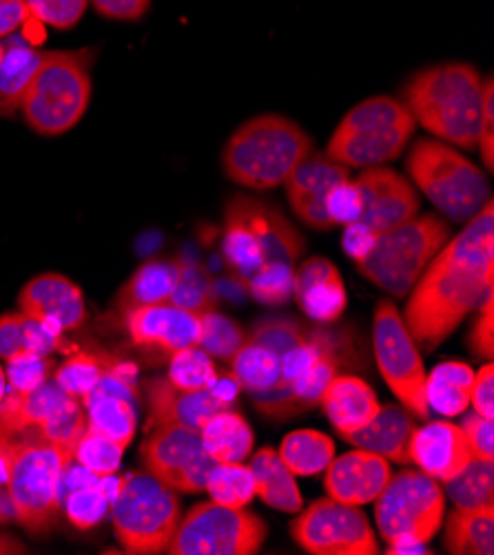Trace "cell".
<instances>
[{
	"label": "cell",
	"mask_w": 494,
	"mask_h": 555,
	"mask_svg": "<svg viewBox=\"0 0 494 555\" xmlns=\"http://www.w3.org/2000/svg\"><path fill=\"white\" fill-rule=\"evenodd\" d=\"M89 3L106 21L138 23L149 14L153 0H89Z\"/></svg>",
	"instance_id": "f5cc1de1"
},
{
	"label": "cell",
	"mask_w": 494,
	"mask_h": 555,
	"mask_svg": "<svg viewBox=\"0 0 494 555\" xmlns=\"http://www.w3.org/2000/svg\"><path fill=\"white\" fill-rule=\"evenodd\" d=\"M182 507L172 487L149 472L127 474L112 498V522L121 546L134 555L167 553Z\"/></svg>",
	"instance_id": "8fae6325"
},
{
	"label": "cell",
	"mask_w": 494,
	"mask_h": 555,
	"mask_svg": "<svg viewBox=\"0 0 494 555\" xmlns=\"http://www.w3.org/2000/svg\"><path fill=\"white\" fill-rule=\"evenodd\" d=\"M278 454L295 476H317L335 459V442L315 429H295L282 438Z\"/></svg>",
	"instance_id": "836d02e7"
},
{
	"label": "cell",
	"mask_w": 494,
	"mask_h": 555,
	"mask_svg": "<svg viewBox=\"0 0 494 555\" xmlns=\"http://www.w3.org/2000/svg\"><path fill=\"white\" fill-rule=\"evenodd\" d=\"M25 321L27 317L21 310L0 314V359L5 363L25 354Z\"/></svg>",
	"instance_id": "816d5d0a"
},
{
	"label": "cell",
	"mask_w": 494,
	"mask_h": 555,
	"mask_svg": "<svg viewBox=\"0 0 494 555\" xmlns=\"http://www.w3.org/2000/svg\"><path fill=\"white\" fill-rule=\"evenodd\" d=\"M359 210H362V197L353 180L340 184L331 193V197H328V215H331V219L335 221V227L353 224V221L359 217Z\"/></svg>",
	"instance_id": "f907efd6"
},
{
	"label": "cell",
	"mask_w": 494,
	"mask_h": 555,
	"mask_svg": "<svg viewBox=\"0 0 494 555\" xmlns=\"http://www.w3.org/2000/svg\"><path fill=\"white\" fill-rule=\"evenodd\" d=\"M142 461L151 476L182 493L206 489L217 461L204 450L200 431L180 425L151 427L142 446Z\"/></svg>",
	"instance_id": "2e32d148"
},
{
	"label": "cell",
	"mask_w": 494,
	"mask_h": 555,
	"mask_svg": "<svg viewBox=\"0 0 494 555\" xmlns=\"http://www.w3.org/2000/svg\"><path fill=\"white\" fill-rule=\"evenodd\" d=\"M494 461L472 459L455 478L446 480V495L459 509L494 507Z\"/></svg>",
	"instance_id": "d590c367"
},
{
	"label": "cell",
	"mask_w": 494,
	"mask_h": 555,
	"mask_svg": "<svg viewBox=\"0 0 494 555\" xmlns=\"http://www.w3.org/2000/svg\"><path fill=\"white\" fill-rule=\"evenodd\" d=\"M391 476L393 469L387 459L355 448L353 452L328 463L324 469V487L333 501L351 507H364L375 503V498L383 491Z\"/></svg>",
	"instance_id": "44dd1931"
},
{
	"label": "cell",
	"mask_w": 494,
	"mask_h": 555,
	"mask_svg": "<svg viewBox=\"0 0 494 555\" xmlns=\"http://www.w3.org/2000/svg\"><path fill=\"white\" fill-rule=\"evenodd\" d=\"M18 308L56 332L76 330L87 319L80 286L59 272H45L29 280L18 295Z\"/></svg>",
	"instance_id": "ffe728a7"
},
{
	"label": "cell",
	"mask_w": 494,
	"mask_h": 555,
	"mask_svg": "<svg viewBox=\"0 0 494 555\" xmlns=\"http://www.w3.org/2000/svg\"><path fill=\"white\" fill-rule=\"evenodd\" d=\"M293 299L313 321H338L349 304L340 268L326 257H308L297 263L293 276Z\"/></svg>",
	"instance_id": "603a6c76"
},
{
	"label": "cell",
	"mask_w": 494,
	"mask_h": 555,
	"mask_svg": "<svg viewBox=\"0 0 494 555\" xmlns=\"http://www.w3.org/2000/svg\"><path fill=\"white\" fill-rule=\"evenodd\" d=\"M14 518V507H12V501H10V493H8V487L0 485V525H5ZM16 520V518H14Z\"/></svg>",
	"instance_id": "6f0895ef"
},
{
	"label": "cell",
	"mask_w": 494,
	"mask_h": 555,
	"mask_svg": "<svg viewBox=\"0 0 494 555\" xmlns=\"http://www.w3.org/2000/svg\"><path fill=\"white\" fill-rule=\"evenodd\" d=\"M474 372L459 361L439 363L426 378V399L430 412L444 416H459L470 408Z\"/></svg>",
	"instance_id": "4dcf8cb0"
},
{
	"label": "cell",
	"mask_w": 494,
	"mask_h": 555,
	"mask_svg": "<svg viewBox=\"0 0 494 555\" xmlns=\"http://www.w3.org/2000/svg\"><path fill=\"white\" fill-rule=\"evenodd\" d=\"M25 0H0V38H10L29 21Z\"/></svg>",
	"instance_id": "11a10c76"
},
{
	"label": "cell",
	"mask_w": 494,
	"mask_h": 555,
	"mask_svg": "<svg viewBox=\"0 0 494 555\" xmlns=\"http://www.w3.org/2000/svg\"><path fill=\"white\" fill-rule=\"evenodd\" d=\"M408 454L410 463H415L430 478L442 482L455 478L472 461L461 427L448 421L415 427Z\"/></svg>",
	"instance_id": "cb8c5ba5"
},
{
	"label": "cell",
	"mask_w": 494,
	"mask_h": 555,
	"mask_svg": "<svg viewBox=\"0 0 494 555\" xmlns=\"http://www.w3.org/2000/svg\"><path fill=\"white\" fill-rule=\"evenodd\" d=\"M249 467L255 480V498H259L266 507L287 514L302 512L304 498L297 487L295 474L284 465L276 450H257Z\"/></svg>",
	"instance_id": "4316f807"
},
{
	"label": "cell",
	"mask_w": 494,
	"mask_h": 555,
	"mask_svg": "<svg viewBox=\"0 0 494 555\" xmlns=\"http://www.w3.org/2000/svg\"><path fill=\"white\" fill-rule=\"evenodd\" d=\"M444 546L453 555H492L494 553V507H483V509L457 507L446 520Z\"/></svg>",
	"instance_id": "1f68e13d"
},
{
	"label": "cell",
	"mask_w": 494,
	"mask_h": 555,
	"mask_svg": "<svg viewBox=\"0 0 494 555\" xmlns=\"http://www.w3.org/2000/svg\"><path fill=\"white\" fill-rule=\"evenodd\" d=\"M29 16L53 29H74L87 12L89 0H25Z\"/></svg>",
	"instance_id": "f6af8a7d"
},
{
	"label": "cell",
	"mask_w": 494,
	"mask_h": 555,
	"mask_svg": "<svg viewBox=\"0 0 494 555\" xmlns=\"http://www.w3.org/2000/svg\"><path fill=\"white\" fill-rule=\"evenodd\" d=\"M246 339L253 344L266 346L273 352L284 357L287 352H291L293 348H297L308 339V330L297 319H291V317H268V319H259L251 327V335Z\"/></svg>",
	"instance_id": "b9f144b4"
},
{
	"label": "cell",
	"mask_w": 494,
	"mask_h": 555,
	"mask_svg": "<svg viewBox=\"0 0 494 555\" xmlns=\"http://www.w3.org/2000/svg\"><path fill=\"white\" fill-rule=\"evenodd\" d=\"M42 53L45 51L38 47L21 40L5 44L3 61H0V118H12L21 111Z\"/></svg>",
	"instance_id": "f1b7e54d"
},
{
	"label": "cell",
	"mask_w": 494,
	"mask_h": 555,
	"mask_svg": "<svg viewBox=\"0 0 494 555\" xmlns=\"http://www.w3.org/2000/svg\"><path fill=\"white\" fill-rule=\"evenodd\" d=\"M169 304L195 314L215 310V286L206 268H202L200 263L180 261L178 282L174 286Z\"/></svg>",
	"instance_id": "74e56055"
},
{
	"label": "cell",
	"mask_w": 494,
	"mask_h": 555,
	"mask_svg": "<svg viewBox=\"0 0 494 555\" xmlns=\"http://www.w3.org/2000/svg\"><path fill=\"white\" fill-rule=\"evenodd\" d=\"M451 240V227L439 215H415L381 233L355 259L357 270L379 291L406 297L434 255Z\"/></svg>",
	"instance_id": "52a82bcc"
},
{
	"label": "cell",
	"mask_w": 494,
	"mask_h": 555,
	"mask_svg": "<svg viewBox=\"0 0 494 555\" xmlns=\"http://www.w3.org/2000/svg\"><path fill=\"white\" fill-rule=\"evenodd\" d=\"M67 509V518L74 527H78L80 531H89L96 525L102 522V518L109 512V498L106 493L98 487V482L74 489L65 503Z\"/></svg>",
	"instance_id": "ee69618b"
},
{
	"label": "cell",
	"mask_w": 494,
	"mask_h": 555,
	"mask_svg": "<svg viewBox=\"0 0 494 555\" xmlns=\"http://www.w3.org/2000/svg\"><path fill=\"white\" fill-rule=\"evenodd\" d=\"M349 180L351 169L344 164L331 159L326 153L313 151L297 164V169L282 186L287 189L289 206L297 219H302L308 229L324 233L335 229V221L328 215V197Z\"/></svg>",
	"instance_id": "e0dca14e"
},
{
	"label": "cell",
	"mask_w": 494,
	"mask_h": 555,
	"mask_svg": "<svg viewBox=\"0 0 494 555\" xmlns=\"http://www.w3.org/2000/svg\"><path fill=\"white\" fill-rule=\"evenodd\" d=\"M93 55V49L42 53L21 106L34 133L56 138L78 127L91 102Z\"/></svg>",
	"instance_id": "8992f818"
},
{
	"label": "cell",
	"mask_w": 494,
	"mask_h": 555,
	"mask_svg": "<svg viewBox=\"0 0 494 555\" xmlns=\"http://www.w3.org/2000/svg\"><path fill=\"white\" fill-rule=\"evenodd\" d=\"M353 182L362 197V210L346 227L344 248L357 259L375 237L419 215V195L410 180L383 166H368Z\"/></svg>",
	"instance_id": "5bb4252c"
},
{
	"label": "cell",
	"mask_w": 494,
	"mask_h": 555,
	"mask_svg": "<svg viewBox=\"0 0 494 555\" xmlns=\"http://www.w3.org/2000/svg\"><path fill=\"white\" fill-rule=\"evenodd\" d=\"M51 363L47 357L36 354H18L8 361V390L14 392H31L38 385L49 378Z\"/></svg>",
	"instance_id": "bcb514c9"
},
{
	"label": "cell",
	"mask_w": 494,
	"mask_h": 555,
	"mask_svg": "<svg viewBox=\"0 0 494 555\" xmlns=\"http://www.w3.org/2000/svg\"><path fill=\"white\" fill-rule=\"evenodd\" d=\"M231 367L244 392H249L251 397H262L276 390L280 380L282 357L266 346L246 339L238 354L231 359Z\"/></svg>",
	"instance_id": "d6a6232c"
},
{
	"label": "cell",
	"mask_w": 494,
	"mask_h": 555,
	"mask_svg": "<svg viewBox=\"0 0 494 555\" xmlns=\"http://www.w3.org/2000/svg\"><path fill=\"white\" fill-rule=\"evenodd\" d=\"M372 348L377 367L391 392L417 418H428L426 399L428 372L419 357L417 344L404 323L400 308L391 299H381L372 312Z\"/></svg>",
	"instance_id": "7c38bea8"
},
{
	"label": "cell",
	"mask_w": 494,
	"mask_h": 555,
	"mask_svg": "<svg viewBox=\"0 0 494 555\" xmlns=\"http://www.w3.org/2000/svg\"><path fill=\"white\" fill-rule=\"evenodd\" d=\"M3 53H5V44L0 42V61H3Z\"/></svg>",
	"instance_id": "94428289"
},
{
	"label": "cell",
	"mask_w": 494,
	"mask_h": 555,
	"mask_svg": "<svg viewBox=\"0 0 494 555\" xmlns=\"http://www.w3.org/2000/svg\"><path fill=\"white\" fill-rule=\"evenodd\" d=\"M446 493L423 472L406 469L375 498V522L389 553H421L444 527Z\"/></svg>",
	"instance_id": "30bf717a"
},
{
	"label": "cell",
	"mask_w": 494,
	"mask_h": 555,
	"mask_svg": "<svg viewBox=\"0 0 494 555\" xmlns=\"http://www.w3.org/2000/svg\"><path fill=\"white\" fill-rule=\"evenodd\" d=\"M204 450L217 463H244L253 452V429L246 418L233 410L213 414L200 429Z\"/></svg>",
	"instance_id": "f546056e"
},
{
	"label": "cell",
	"mask_w": 494,
	"mask_h": 555,
	"mask_svg": "<svg viewBox=\"0 0 494 555\" xmlns=\"http://www.w3.org/2000/svg\"><path fill=\"white\" fill-rule=\"evenodd\" d=\"M413 431V414L406 408L383 405L368 425L342 438L359 450H368L381 459H387L389 463L406 465L410 463L408 448Z\"/></svg>",
	"instance_id": "d4e9b609"
},
{
	"label": "cell",
	"mask_w": 494,
	"mask_h": 555,
	"mask_svg": "<svg viewBox=\"0 0 494 555\" xmlns=\"http://www.w3.org/2000/svg\"><path fill=\"white\" fill-rule=\"evenodd\" d=\"M319 405L340 436L368 425L381 408L372 387L364 378L351 374H335L324 390Z\"/></svg>",
	"instance_id": "484cf974"
},
{
	"label": "cell",
	"mask_w": 494,
	"mask_h": 555,
	"mask_svg": "<svg viewBox=\"0 0 494 555\" xmlns=\"http://www.w3.org/2000/svg\"><path fill=\"white\" fill-rule=\"evenodd\" d=\"M102 374H104V367L100 365L98 359H93L89 354H78V357H72L69 361H65L56 370L53 380L61 385V390L65 395L83 401L98 385Z\"/></svg>",
	"instance_id": "7bdbcfd3"
},
{
	"label": "cell",
	"mask_w": 494,
	"mask_h": 555,
	"mask_svg": "<svg viewBox=\"0 0 494 555\" xmlns=\"http://www.w3.org/2000/svg\"><path fill=\"white\" fill-rule=\"evenodd\" d=\"M0 480H8V461L3 454H0Z\"/></svg>",
	"instance_id": "91938a15"
},
{
	"label": "cell",
	"mask_w": 494,
	"mask_h": 555,
	"mask_svg": "<svg viewBox=\"0 0 494 555\" xmlns=\"http://www.w3.org/2000/svg\"><path fill=\"white\" fill-rule=\"evenodd\" d=\"M291 525L293 540L313 555H375V531L359 507L319 498Z\"/></svg>",
	"instance_id": "9a60e30c"
},
{
	"label": "cell",
	"mask_w": 494,
	"mask_h": 555,
	"mask_svg": "<svg viewBox=\"0 0 494 555\" xmlns=\"http://www.w3.org/2000/svg\"><path fill=\"white\" fill-rule=\"evenodd\" d=\"M470 405L477 414L485 418H494V367L492 363L483 365L474 372L472 390H470Z\"/></svg>",
	"instance_id": "db71d44e"
},
{
	"label": "cell",
	"mask_w": 494,
	"mask_h": 555,
	"mask_svg": "<svg viewBox=\"0 0 494 555\" xmlns=\"http://www.w3.org/2000/svg\"><path fill=\"white\" fill-rule=\"evenodd\" d=\"M149 425H180L200 431L204 423L223 410H231L215 390H182L167 378H153L147 385Z\"/></svg>",
	"instance_id": "7402d4cb"
},
{
	"label": "cell",
	"mask_w": 494,
	"mask_h": 555,
	"mask_svg": "<svg viewBox=\"0 0 494 555\" xmlns=\"http://www.w3.org/2000/svg\"><path fill=\"white\" fill-rule=\"evenodd\" d=\"M479 314L472 323V330L468 335V348L479 359H492L494 357V293H490L483 304L477 308Z\"/></svg>",
	"instance_id": "7dc6e473"
},
{
	"label": "cell",
	"mask_w": 494,
	"mask_h": 555,
	"mask_svg": "<svg viewBox=\"0 0 494 555\" xmlns=\"http://www.w3.org/2000/svg\"><path fill=\"white\" fill-rule=\"evenodd\" d=\"M268 525L253 512L198 503L178 525L167 548L172 555H255L266 542Z\"/></svg>",
	"instance_id": "4fadbf2b"
},
{
	"label": "cell",
	"mask_w": 494,
	"mask_h": 555,
	"mask_svg": "<svg viewBox=\"0 0 494 555\" xmlns=\"http://www.w3.org/2000/svg\"><path fill=\"white\" fill-rule=\"evenodd\" d=\"M406 171L436 210L457 224H466L492 199L490 182L479 166L442 140H417Z\"/></svg>",
	"instance_id": "9c48e42d"
},
{
	"label": "cell",
	"mask_w": 494,
	"mask_h": 555,
	"mask_svg": "<svg viewBox=\"0 0 494 555\" xmlns=\"http://www.w3.org/2000/svg\"><path fill=\"white\" fill-rule=\"evenodd\" d=\"M204 491H208L213 503L223 507H246L255 498V480L251 467L244 463H217L208 474Z\"/></svg>",
	"instance_id": "8d00e7d4"
},
{
	"label": "cell",
	"mask_w": 494,
	"mask_h": 555,
	"mask_svg": "<svg viewBox=\"0 0 494 555\" xmlns=\"http://www.w3.org/2000/svg\"><path fill=\"white\" fill-rule=\"evenodd\" d=\"M123 452L125 448L118 446L116 440L87 429L74 450V463H78L91 476L109 478L118 472L123 463Z\"/></svg>",
	"instance_id": "ab89813d"
},
{
	"label": "cell",
	"mask_w": 494,
	"mask_h": 555,
	"mask_svg": "<svg viewBox=\"0 0 494 555\" xmlns=\"http://www.w3.org/2000/svg\"><path fill=\"white\" fill-rule=\"evenodd\" d=\"M180 261L176 259H149L144 261L123 286L118 295V308L125 312L140 306L169 304L174 286L178 282Z\"/></svg>",
	"instance_id": "83f0119b"
},
{
	"label": "cell",
	"mask_w": 494,
	"mask_h": 555,
	"mask_svg": "<svg viewBox=\"0 0 494 555\" xmlns=\"http://www.w3.org/2000/svg\"><path fill=\"white\" fill-rule=\"evenodd\" d=\"M492 199L434 255L410 291L404 323L423 350L442 346L461 321L494 293Z\"/></svg>",
	"instance_id": "6da1fadb"
},
{
	"label": "cell",
	"mask_w": 494,
	"mask_h": 555,
	"mask_svg": "<svg viewBox=\"0 0 494 555\" xmlns=\"http://www.w3.org/2000/svg\"><path fill=\"white\" fill-rule=\"evenodd\" d=\"M87 429L129 448L138 429V401L127 376L104 372L93 390L83 399Z\"/></svg>",
	"instance_id": "d6986e66"
},
{
	"label": "cell",
	"mask_w": 494,
	"mask_h": 555,
	"mask_svg": "<svg viewBox=\"0 0 494 555\" xmlns=\"http://www.w3.org/2000/svg\"><path fill=\"white\" fill-rule=\"evenodd\" d=\"M169 380L182 390H213L219 376L213 359L198 346L172 354Z\"/></svg>",
	"instance_id": "60d3db41"
},
{
	"label": "cell",
	"mask_w": 494,
	"mask_h": 555,
	"mask_svg": "<svg viewBox=\"0 0 494 555\" xmlns=\"http://www.w3.org/2000/svg\"><path fill=\"white\" fill-rule=\"evenodd\" d=\"M415 125L455 149H477L483 78L468 63H442L417 72L404 87Z\"/></svg>",
	"instance_id": "3957f363"
},
{
	"label": "cell",
	"mask_w": 494,
	"mask_h": 555,
	"mask_svg": "<svg viewBox=\"0 0 494 555\" xmlns=\"http://www.w3.org/2000/svg\"><path fill=\"white\" fill-rule=\"evenodd\" d=\"M466 440L472 459H483V461H494V425L492 418H485L477 412L468 414L464 423L459 425Z\"/></svg>",
	"instance_id": "c3c4849f"
},
{
	"label": "cell",
	"mask_w": 494,
	"mask_h": 555,
	"mask_svg": "<svg viewBox=\"0 0 494 555\" xmlns=\"http://www.w3.org/2000/svg\"><path fill=\"white\" fill-rule=\"evenodd\" d=\"M315 151L313 138L291 118L262 114L240 125L223 149L225 176L251 191L282 186Z\"/></svg>",
	"instance_id": "5b68a950"
},
{
	"label": "cell",
	"mask_w": 494,
	"mask_h": 555,
	"mask_svg": "<svg viewBox=\"0 0 494 555\" xmlns=\"http://www.w3.org/2000/svg\"><path fill=\"white\" fill-rule=\"evenodd\" d=\"M5 395H8V374H5V367L0 365V403H3Z\"/></svg>",
	"instance_id": "680465c9"
},
{
	"label": "cell",
	"mask_w": 494,
	"mask_h": 555,
	"mask_svg": "<svg viewBox=\"0 0 494 555\" xmlns=\"http://www.w3.org/2000/svg\"><path fill=\"white\" fill-rule=\"evenodd\" d=\"M202 317V335L198 348H202L211 359L231 361L244 346V330L229 317L208 310Z\"/></svg>",
	"instance_id": "f35d334b"
},
{
	"label": "cell",
	"mask_w": 494,
	"mask_h": 555,
	"mask_svg": "<svg viewBox=\"0 0 494 555\" xmlns=\"http://www.w3.org/2000/svg\"><path fill=\"white\" fill-rule=\"evenodd\" d=\"M8 461V493L14 518L31 533L47 531L61 514L63 485L74 465V452L29 431L0 438Z\"/></svg>",
	"instance_id": "277c9868"
},
{
	"label": "cell",
	"mask_w": 494,
	"mask_h": 555,
	"mask_svg": "<svg viewBox=\"0 0 494 555\" xmlns=\"http://www.w3.org/2000/svg\"><path fill=\"white\" fill-rule=\"evenodd\" d=\"M125 323L138 348H155L167 354L198 346L202 335V317L172 304L134 308L125 312Z\"/></svg>",
	"instance_id": "ac0fdd59"
},
{
	"label": "cell",
	"mask_w": 494,
	"mask_h": 555,
	"mask_svg": "<svg viewBox=\"0 0 494 555\" xmlns=\"http://www.w3.org/2000/svg\"><path fill=\"white\" fill-rule=\"evenodd\" d=\"M223 257L229 272L262 306H284L293 297L295 268L306 242L280 208L236 195L225 206Z\"/></svg>",
	"instance_id": "7a4b0ae2"
},
{
	"label": "cell",
	"mask_w": 494,
	"mask_h": 555,
	"mask_svg": "<svg viewBox=\"0 0 494 555\" xmlns=\"http://www.w3.org/2000/svg\"><path fill=\"white\" fill-rule=\"evenodd\" d=\"M415 127L402 100L375 95L353 106L340 120L324 153L346 169L383 166L406 151Z\"/></svg>",
	"instance_id": "ba28073f"
},
{
	"label": "cell",
	"mask_w": 494,
	"mask_h": 555,
	"mask_svg": "<svg viewBox=\"0 0 494 555\" xmlns=\"http://www.w3.org/2000/svg\"><path fill=\"white\" fill-rule=\"evenodd\" d=\"M477 149L481 153V162L485 164V169L492 171L494 166V80L492 76L483 78V104H481Z\"/></svg>",
	"instance_id": "681fc988"
},
{
	"label": "cell",
	"mask_w": 494,
	"mask_h": 555,
	"mask_svg": "<svg viewBox=\"0 0 494 555\" xmlns=\"http://www.w3.org/2000/svg\"><path fill=\"white\" fill-rule=\"evenodd\" d=\"M338 357L331 350V346H326L319 357L304 370V374L297 376V380L289 387V392L282 399L278 416H289L297 412H306L315 405H319L321 395L328 387V383L333 380L338 374Z\"/></svg>",
	"instance_id": "e575fe53"
},
{
	"label": "cell",
	"mask_w": 494,
	"mask_h": 555,
	"mask_svg": "<svg viewBox=\"0 0 494 555\" xmlns=\"http://www.w3.org/2000/svg\"><path fill=\"white\" fill-rule=\"evenodd\" d=\"M18 553H27V546L10 533H0V555H18Z\"/></svg>",
	"instance_id": "9f6ffc18"
}]
</instances>
